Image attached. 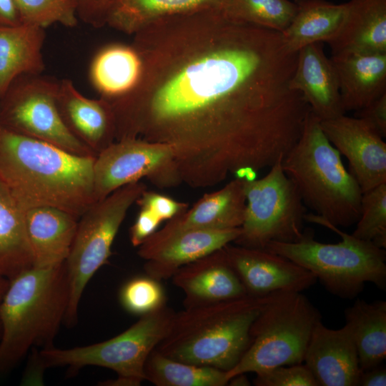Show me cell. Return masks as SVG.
<instances>
[{
  "mask_svg": "<svg viewBox=\"0 0 386 386\" xmlns=\"http://www.w3.org/2000/svg\"><path fill=\"white\" fill-rule=\"evenodd\" d=\"M133 36L142 73L131 92L109 102L116 140L171 146L176 175L194 186L257 173L297 143L311 109L290 87L297 52L282 33L211 7Z\"/></svg>",
  "mask_w": 386,
  "mask_h": 386,
  "instance_id": "1",
  "label": "cell"
},
{
  "mask_svg": "<svg viewBox=\"0 0 386 386\" xmlns=\"http://www.w3.org/2000/svg\"><path fill=\"white\" fill-rule=\"evenodd\" d=\"M95 158L0 125V177L24 209L49 206L79 218L95 202Z\"/></svg>",
  "mask_w": 386,
  "mask_h": 386,
  "instance_id": "2",
  "label": "cell"
},
{
  "mask_svg": "<svg viewBox=\"0 0 386 386\" xmlns=\"http://www.w3.org/2000/svg\"><path fill=\"white\" fill-rule=\"evenodd\" d=\"M274 293L184 307L174 312L155 350L177 360L228 372L248 349L251 326Z\"/></svg>",
  "mask_w": 386,
  "mask_h": 386,
  "instance_id": "3",
  "label": "cell"
},
{
  "mask_svg": "<svg viewBox=\"0 0 386 386\" xmlns=\"http://www.w3.org/2000/svg\"><path fill=\"white\" fill-rule=\"evenodd\" d=\"M69 297L64 262L51 267H32L9 280L0 302V377L31 347L53 346Z\"/></svg>",
  "mask_w": 386,
  "mask_h": 386,
  "instance_id": "4",
  "label": "cell"
},
{
  "mask_svg": "<svg viewBox=\"0 0 386 386\" xmlns=\"http://www.w3.org/2000/svg\"><path fill=\"white\" fill-rule=\"evenodd\" d=\"M341 156L325 135L320 119L310 111L282 167L304 204L331 224L346 227L360 217L362 192Z\"/></svg>",
  "mask_w": 386,
  "mask_h": 386,
  "instance_id": "5",
  "label": "cell"
},
{
  "mask_svg": "<svg viewBox=\"0 0 386 386\" xmlns=\"http://www.w3.org/2000/svg\"><path fill=\"white\" fill-rule=\"evenodd\" d=\"M305 220L331 229L340 235L341 241L322 243L314 239L313 232L304 229L297 242H270L264 249L309 270L328 292L340 298L357 297L366 282L385 289V249L342 231L315 214L306 213Z\"/></svg>",
  "mask_w": 386,
  "mask_h": 386,
  "instance_id": "6",
  "label": "cell"
},
{
  "mask_svg": "<svg viewBox=\"0 0 386 386\" xmlns=\"http://www.w3.org/2000/svg\"><path fill=\"white\" fill-rule=\"evenodd\" d=\"M322 315L302 292L273 294L250 328V345L232 370L230 378L241 373H259L282 365L301 364Z\"/></svg>",
  "mask_w": 386,
  "mask_h": 386,
  "instance_id": "7",
  "label": "cell"
},
{
  "mask_svg": "<svg viewBox=\"0 0 386 386\" xmlns=\"http://www.w3.org/2000/svg\"><path fill=\"white\" fill-rule=\"evenodd\" d=\"M174 312L167 305L139 317L137 322L119 335L104 342L67 349L53 346L33 353L30 361L39 370L68 367L72 376L86 366L114 371L117 376L145 380L144 367L149 355L166 336Z\"/></svg>",
  "mask_w": 386,
  "mask_h": 386,
  "instance_id": "8",
  "label": "cell"
},
{
  "mask_svg": "<svg viewBox=\"0 0 386 386\" xmlns=\"http://www.w3.org/2000/svg\"><path fill=\"white\" fill-rule=\"evenodd\" d=\"M144 191V185L138 182L123 186L94 202L79 218L64 262L69 287L64 320L66 326L76 324L79 302L87 283L107 263L113 242L129 208Z\"/></svg>",
  "mask_w": 386,
  "mask_h": 386,
  "instance_id": "9",
  "label": "cell"
},
{
  "mask_svg": "<svg viewBox=\"0 0 386 386\" xmlns=\"http://www.w3.org/2000/svg\"><path fill=\"white\" fill-rule=\"evenodd\" d=\"M282 161L270 167L264 177L244 180L246 208L236 244L264 249L270 242H294L302 238L305 204Z\"/></svg>",
  "mask_w": 386,
  "mask_h": 386,
  "instance_id": "10",
  "label": "cell"
},
{
  "mask_svg": "<svg viewBox=\"0 0 386 386\" xmlns=\"http://www.w3.org/2000/svg\"><path fill=\"white\" fill-rule=\"evenodd\" d=\"M59 84L42 74L16 78L0 97V125L76 155L96 157L65 125L57 106Z\"/></svg>",
  "mask_w": 386,
  "mask_h": 386,
  "instance_id": "11",
  "label": "cell"
},
{
  "mask_svg": "<svg viewBox=\"0 0 386 386\" xmlns=\"http://www.w3.org/2000/svg\"><path fill=\"white\" fill-rule=\"evenodd\" d=\"M93 174L95 202L143 177L166 176L172 182L174 151L168 144L137 138L117 140L96 157Z\"/></svg>",
  "mask_w": 386,
  "mask_h": 386,
  "instance_id": "12",
  "label": "cell"
},
{
  "mask_svg": "<svg viewBox=\"0 0 386 386\" xmlns=\"http://www.w3.org/2000/svg\"><path fill=\"white\" fill-rule=\"evenodd\" d=\"M330 142L348 161L362 193L386 182V143L365 120L345 114L320 121Z\"/></svg>",
  "mask_w": 386,
  "mask_h": 386,
  "instance_id": "13",
  "label": "cell"
},
{
  "mask_svg": "<svg viewBox=\"0 0 386 386\" xmlns=\"http://www.w3.org/2000/svg\"><path fill=\"white\" fill-rule=\"evenodd\" d=\"M223 248L248 295L262 297L275 292H302L317 280L309 270L266 249L230 244Z\"/></svg>",
  "mask_w": 386,
  "mask_h": 386,
  "instance_id": "14",
  "label": "cell"
},
{
  "mask_svg": "<svg viewBox=\"0 0 386 386\" xmlns=\"http://www.w3.org/2000/svg\"><path fill=\"white\" fill-rule=\"evenodd\" d=\"M241 228L189 229L155 239L149 237L139 247L138 254L146 262V274L157 279L172 278L182 267L234 242Z\"/></svg>",
  "mask_w": 386,
  "mask_h": 386,
  "instance_id": "15",
  "label": "cell"
},
{
  "mask_svg": "<svg viewBox=\"0 0 386 386\" xmlns=\"http://www.w3.org/2000/svg\"><path fill=\"white\" fill-rule=\"evenodd\" d=\"M303 363L319 386H358L362 370L352 335L345 325L330 329L322 320L315 325Z\"/></svg>",
  "mask_w": 386,
  "mask_h": 386,
  "instance_id": "16",
  "label": "cell"
},
{
  "mask_svg": "<svg viewBox=\"0 0 386 386\" xmlns=\"http://www.w3.org/2000/svg\"><path fill=\"white\" fill-rule=\"evenodd\" d=\"M172 279L184 293V307L247 295L224 248L182 267Z\"/></svg>",
  "mask_w": 386,
  "mask_h": 386,
  "instance_id": "17",
  "label": "cell"
},
{
  "mask_svg": "<svg viewBox=\"0 0 386 386\" xmlns=\"http://www.w3.org/2000/svg\"><path fill=\"white\" fill-rule=\"evenodd\" d=\"M57 106L71 133L97 156L116 141V124L110 103L83 95L68 79L59 81Z\"/></svg>",
  "mask_w": 386,
  "mask_h": 386,
  "instance_id": "18",
  "label": "cell"
},
{
  "mask_svg": "<svg viewBox=\"0 0 386 386\" xmlns=\"http://www.w3.org/2000/svg\"><path fill=\"white\" fill-rule=\"evenodd\" d=\"M290 87L303 95L320 121L345 114L337 74L331 59L324 53L322 42L308 44L297 51Z\"/></svg>",
  "mask_w": 386,
  "mask_h": 386,
  "instance_id": "19",
  "label": "cell"
},
{
  "mask_svg": "<svg viewBox=\"0 0 386 386\" xmlns=\"http://www.w3.org/2000/svg\"><path fill=\"white\" fill-rule=\"evenodd\" d=\"M246 198L244 180L236 178L222 189L204 196L188 212L171 219L150 237L164 238L189 229H225L241 227Z\"/></svg>",
  "mask_w": 386,
  "mask_h": 386,
  "instance_id": "20",
  "label": "cell"
},
{
  "mask_svg": "<svg viewBox=\"0 0 386 386\" xmlns=\"http://www.w3.org/2000/svg\"><path fill=\"white\" fill-rule=\"evenodd\" d=\"M24 216L33 267L46 268L64 263L69 256L79 218L49 206L27 208Z\"/></svg>",
  "mask_w": 386,
  "mask_h": 386,
  "instance_id": "21",
  "label": "cell"
},
{
  "mask_svg": "<svg viewBox=\"0 0 386 386\" xmlns=\"http://www.w3.org/2000/svg\"><path fill=\"white\" fill-rule=\"evenodd\" d=\"M345 112L360 110L386 93V53L332 57Z\"/></svg>",
  "mask_w": 386,
  "mask_h": 386,
  "instance_id": "22",
  "label": "cell"
},
{
  "mask_svg": "<svg viewBox=\"0 0 386 386\" xmlns=\"http://www.w3.org/2000/svg\"><path fill=\"white\" fill-rule=\"evenodd\" d=\"M343 24L328 42L332 57L386 53V0H350Z\"/></svg>",
  "mask_w": 386,
  "mask_h": 386,
  "instance_id": "23",
  "label": "cell"
},
{
  "mask_svg": "<svg viewBox=\"0 0 386 386\" xmlns=\"http://www.w3.org/2000/svg\"><path fill=\"white\" fill-rule=\"evenodd\" d=\"M45 29L21 23L0 26V97L22 75L41 74Z\"/></svg>",
  "mask_w": 386,
  "mask_h": 386,
  "instance_id": "24",
  "label": "cell"
},
{
  "mask_svg": "<svg viewBox=\"0 0 386 386\" xmlns=\"http://www.w3.org/2000/svg\"><path fill=\"white\" fill-rule=\"evenodd\" d=\"M141 73V59L132 44L115 43L96 51L90 62L88 77L99 97L109 102L131 92Z\"/></svg>",
  "mask_w": 386,
  "mask_h": 386,
  "instance_id": "25",
  "label": "cell"
},
{
  "mask_svg": "<svg viewBox=\"0 0 386 386\" xmlns=\"http://www.w3.org/2000/svg\"><path fill=\"white\" fill-rule=\"evenodd\" d=\"M296 11L282 33L287 48L297 52L316 42L332 41L345 21L348 3L333 4L326 0H295Z\"/></svg>",
  "mask_w": 386,
  "mask_h": 386,
  "instance_id": "26",
  "label": "cell"
},
{
  "mask_svg": "<svg viewBox=\"0 0 386 386\" xmlns=\"http://www.w3.org/2000/svg\"><path fill=\"white\" fill-rule=\"evenodd\" d=\"M25 209L0 177V275L11 279L33 267Z\"/></svg>",
  "mask_w": 386,
  "mask_h": 386,
  "instance_id": "27",
  "label": "cell"
},
{
  "mask_svg": "<svg viewBox=\"0 0 386 386\" xmlns=\"http://www.w3.org/2000/svg\"><path fill=\"white\" fill-rule=\"evenodd\" d=\"M345 317L362 372L382 364L386 358V302H367L357 298L345 309Z\"/></svg>",
  "mask_w": 386,
  "mask_h": 386,
  "instance_id": "28",
  "label": "cell"
},
{
  "mask_svg": "<svg viewBox=\"0 0 386 386\" xmlns=\"http://www.w3.org/2000/svg\"><path fill=\"white\" fill-rule=\"evenodd\" d=\"M224 0H115L107 26L134 34L148 24L169 16L218 7Z\"/></svg>",
  "mask_w": 386,
  "mask_h": 386,
  "instance_id": "29",
  "label": "cell"
},
{
  "mask_svg": "<svg viewBox=\"0 0 386 386\" xmlns=\"http://www.w3.org/2000/svg\"><path fill=\"white\" fill-rule=\"evenodd\" d=\"M144 375L157 386H224L229 382L226 371L177 360L156 350L147 360Z\"/></svg>",
  "mask_w": 386,
  "mask_h": 386,
  "instance_id": "30",
  "label": "cell"
},
{
  "mask_svg": "<svg viewBox=\"0 0 386 386\" xmlns=\"http://www.w3.org/2000/svg\"><path fill=\"white\" fill-rule=\"evenodd\" d=\"M218 8L233 20L282 33L297 7L289 0H224Z\"/></svg>",
  "mask_w": 386,
  "mask_h": 386,
  "instance_id": "31",
  "label": "cell"
},
{
  "mask_svg": "<svg viewBox=\"0 0 386 386\" xmlns=\"http://www.w3.org/2000/svg\"><path fill=\"white\" fill-rule=\"evenodd\" d=\"M352 234L386 247V182L362 193L360 215Z\"/></svg>",
  "mask_w": 386,
  "mask_h": 386,
  "instance_id": "32",
  "label": "cell"
},
{
  "mask_svg": "<svg viewBox=\"0 0 386 386\" xmlns=\"http://www.w3.org/2000/svg\"><path fill=\"white\" fill-rule=\"evenodd\" d=\"M120 305L128 313L142 316L166 305V295L159 280L147 274L127 281L119 292Z\"/></svg>",
  "mask_w": 386,
  "mask_h": 386,
  "instance_id": "33",
  "label": "cell"
},
{
  "mask_svg": "<svg viewBox=\"0 0 386 386\" xmlns=\"http://www.w3.org/2000/svg\"><path fill=\"white\" fill-rule=\"evenodd\" d=\"M21 23L46 29L59 24L74 27L78 23L74 0H13Z\"/></svg>",
  "mask_w": 386,
  "mask_h": 386,
  "instance_id": "34",
  "label": "cell"
},
{
  "mask_svg": "<svg viewBox=\"0 0 386 386\" xmlns=\"http://www.w3.org/2000/svg\"><path fill=\"white\" fill-rule=\"evenodd\" d=\"M256 386H319L304 364L282 365L256 374Z\"/></svg>",
  "mask_w": 386,
  "mask_h": 386,
  "instance_id": "35",
  "label": "cell"
},
{
  "mask_svg": "<svg viewBox=\"0 0 386 386\" xmlns=\"http://www.w3.org/2000/svg\"><path fill=\"white\" fill-rule=\"evenodd\" d=\"M141 208L152 212L162 222L171 219L185 211L187 205L166 196L144 192L137 200Z\"/></svg>",
  "mask_w": 386,
  "mask_h": 386,
  "instance_id": "36",
  "label": "cell"
},
{
  "mask_svg": "<svg viewBox=\"0 0 386 386\" xmlns=\"http://www.w3.org/2000/svg\"><path fill=\"white\" fill-rule=\"evenodd\" d=\"M115 0H74L79 20L94 28L107 24L109 11Z\"/></svg>",
  "mask_w": 386,
  "mask_h": 386,
  "instance_id": "37",
  "label": "cell"
},
{
  "mask_svg": "<svg viewBox=\"0 0 386 386\" xmlns=\"http://www.w3.org/2000/svg\"><path fill=\"white\" fill-rule=\"evenodd\" d=\"M356 117L365 120L382 137H386V93L364 108L356 111Z\"/></svg>",
  "mask_w": 386,
  "mask_h": 386,
  "instance_id": "38",
  "label": "cell"
},
{
  "mask_svg": "<svg viewBox=\"0 0 386 386\" xmlns=\"http://www.w3.org/2000/svg\"><path fill=\"white\" fill-rule=\"evenodd\" d=\"M162 221L149 210L141 208L135 222L130 228L129 237L133 246H140L153 234Z\"/></svg>",
  "mask_w": 386,
  "mask_h": 386,
  "instance_id": "39",
  "label": "cell"
},
{
  "mask_svg": "<svg viewBox=\"0 0 386 386\" xmlns=\"http://www.w3.org/2000/svg\"><path fill=\"white\" fill-rule=\"evenodd\" d=\"M385 386L386 367L380 364L361 372L358 386Z\"/></svg>",
  "mask_w": 386,
  "mask_h": 386,
  "instance_id": "40",
  "label": "cell"
},
{
  "mask_svg": "<svg viewBox=\"0 0 386 386\" xmlns=\"http://www.w3.org/2000/svg\"><path fill=\"white\" fill-rule=\"evenodd\" d=\"M21 21L13 0H0V26H13Z\"/></svg>",
  "mask_w": 386,
  "mask_h": 386,
  "instance_id": "41",
  "label": "cell"
},
{
  "mask_svg": "<svg viewBox=\"0 0 386 386\" xmlns=\"http://www.w3.org/2000/svg\"><path fill=\"white\" fill-rule=\"evenodd\" d=\"M141 384L134 380L121 376H117V377L114 380L101 382L99 384V385L104 386H139Z\"/></svg>",
  "mask_w": 386,
  "mask_h": 386,
  "instance_id": "42",
  "label": "cell"
},
{
  "mask_svg": "<svg viewBox=\"0 0 386 386\" xmlns=\"http://www.w3.org/2000/svg\"><path fill=\"white\" fill-rule=\"evenodd\" d=\"M228 385L232 386H249L251 385V382L247 377L246 373H241L230 378Z\"/></svg>",
  "mask_w": 386,
  "mask_h": 386,
  "instance_id": "43",
  "label": "cell"
},
{
  "mask_svg": "<svg viewBox=\"0 0 386 386\" xmlns=\"http://www.w3.org/2000/svg\"><path fill=\"white\" fill-rule=\"evenodd\" d=\"M9 284V279L0 275V302L6 292Z\"/></svg>",
  "mask_w": 386,
  "mask_h": 386,
  "instance_id": "44",
  "label": "cell"
},
{
  "mask_svg": "<svg viewBox=\"0 0 386 386\" xmlns=\"http://www.w3.org/2000/svg\"><path fill=\"white\" fill-rule=\"evenodd\" d=\"M1 322H0V337H1Z\"/></svg>",
  "mask_w": 386,
  "mask_h": 386,
  "instance_id": "45",
  "label": "cell"
}]
</instances>
